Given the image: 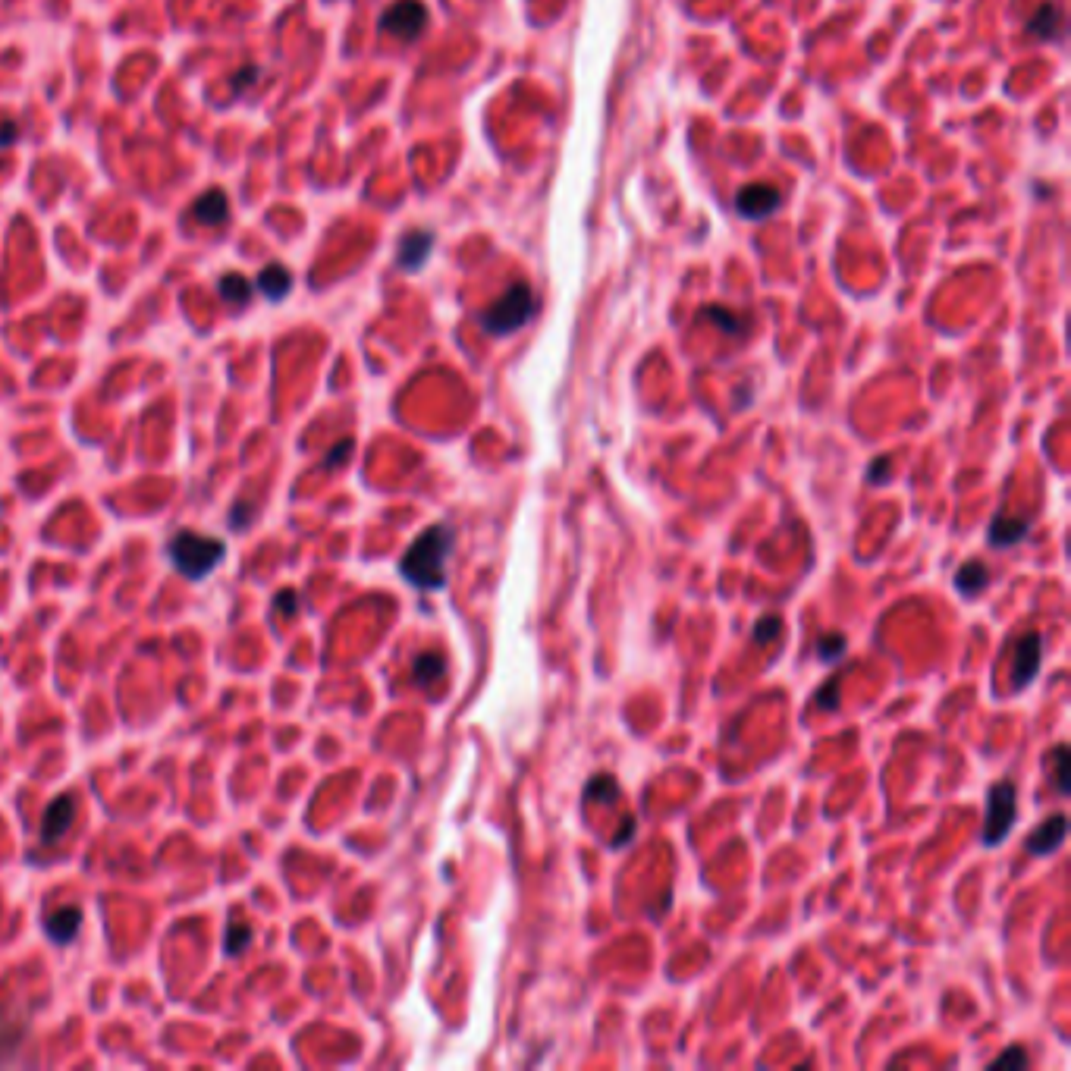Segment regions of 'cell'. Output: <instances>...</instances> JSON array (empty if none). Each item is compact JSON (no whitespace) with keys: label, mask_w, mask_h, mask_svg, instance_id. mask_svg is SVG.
<instances>
[{"label":"cell","mask_w":1071,"mask_h":1071,"mask_svg":"<svg viewBox=\"0 0 1071 1071\" xmlns=\"http://www.w3.org/2000/svg\"><path fill=\"white\" fill-rule=\"evenodd\" d=\"M456 544V528L450 522L428 525L399 560V575L418 591L446 588V560Z\"/></svg>","instance_id":"1"},{"label":"cell","mask_w":1071,"mask_h":1071,"mask_svg":"<svg viewBox=\"0 0 1071 1071\" xmlns=\"http://www.w3.org/2000/svg\"><path fill=\"white\" fill-rule=\"evenodd\" d=\"M167 556H170L173 569L183 578H189V582H202L205 575H211V569H217L223 556H227V544L220 538H208V534L183 528L167 541Z\"/></svg>","instance_id":"2"},{"label":"cell","mask_w":1071,"mask_h":1071,"mask_svg":"<svg viewBox=\"0 0 1071 1071\" xmlns=\"http://www.w3.org/2000/svg\"><path fill=\"white\" fill-rule=\"evenodd\" d=\"M534 311H538L534 289L519 280V283H512L494 305H487L478 321L487 333H494V337H509V333L522 330L534 318Z\"/></svg>","instance_id":"3"},{"label":"cell","mask_w":1071,"mask_h":1071,"mask_svg":"<svg viewBox=\"0 0 1071 1071\" xmlns=\"http://www.w3.org/2000/svg\"><path fill=\"white\" fill-rule=\"evenodd\" d=\"M1018 817V792L1012 779H999V783L990 786L987 792V817H984V845L993 849V845H1002L1006 836L1015 827Z\"/></svg>","instance_id":"4"},{"label":"cell","mask_w":1071,"mask_h":1071,"mask_svg":"<svg viewBox=\"0 0 1071 1071\" xmlns=\"http://www.w3.org/2000/svg\"><path fill=\"white\" fill-rule=\"evenodd\" d=\"M425 26H428V7L421 0H396L377 19V29L399 41H415L425 32Z\"/></svg>","instance_id":"5"},{"label":"cell","mask_w":1071,"mask_h":1071,"mask_svg":"<svg viewBox=\"0 0 1071 1071\" xmlns=\"http://www.w3.org/2000/svg\"><path fill=\"white\" fill-rule=\"evenodd\" d=\"M1040 660H1043V638L1040 632H1024L1015 641V663H1012V688H1028L1037 673H1040Z\"/></svg>","instance_id":"6"},{"label":"cell","mask_w":1071,"mask_h":1071,"mask_svg":"<svg viewBox=\"0 0 1071 1071\" xmlns=\"http://www.w3.org/2000/svg\"><path fill=\"white\" fill-rule=\"evenodd\" d=\"M779 202H783V195L770 183H751L735 192V211L748 220H767L779 208Z\"/></svg>","instance_id":"7"},{"label":"cell","mask_w":1071,"mask_h":1071,"mask_svg":"<svg viewBox=\"0 0 1071 1071\" xmlns=\"http://www.w3.org/2000/svg\"><path fill=\"white\" fill-rule=\"evenodd\" d=\"M73 817H76V798L73 795L54 798V805H48L44 820H41V842L44 845L60 842V836L73 827Z\"/></svg>","instance_id":"8"},{"label":"cell","mask_w":1071,"mask_h":1071,"mask_svg":"<svg viewBox=\"0 0 1071 1071\" xmlns=\"http://www.w3.org/2000/svg\"><path fill=\"white\" fill-rule=\"evenodd\" d=\"M1065 836H1068V817L1065 814H1053L1050 820H1043L1040 827L1028 836V845H1024V849H1028V855H1034V858H1043V855L1056 852L1059 845L1065 842Z\"/></svg>","instance_id":"9"},{"label":"cell","mask_w":1071,"mask_h":1071,"mask_svg":"<svg viewBox=\"0 0 1071 1071\" xmlns=\"http://www.w3.org/2000/svg\"><path fill=\"white\" fill-rule=\"evenodd\" d=\"M434 249V233L428 230H412L406 233L403 239H399V267L403 271H418V267H425L428 255Z\"/></svg>","instance_id":"10"},{"label":"cell","mask_w":1071,"mask_h":1071,"mask_svg":"<svg viewBox=\"0 0 1071 1071\" xmlns=\"http://www.w3.org/2000/svg\"><path fill=\"white\" fill-rule=\"evenodd\" d=\"M255 289L267 299V302H280L293 293V271L286 264H267L264 271L255 277Z\"/></svg>","instance_id":"11"},{"label":"cell","mask_w":1071,"mask_h":1071,"mask_svg":"<svg viewBox=\"0 0 1071 1071\" xmlns=\"http://www.w3.org/2000/svg\"><path fill=\"white\" fill-rule=\"evenodd\" d=\"M1031 534V519H1006V516H996L987 528V544L993 550H1006V547H1015L1021 544L1024 538Z\"/></svg>","instance_id":"12"},{"label":"cell","mask_w":1071,"mask_h":1071,"mask_svg":"<svg viewBox=\"0 0 1071 1071\" xmlns=\"http://www.w3.org/2000/svg\"><path fill=\"white\" fill-rule=\"evenodd\" d=\"M990 582H993V575H990V569L980 563V560H968V563L958 566V572H955V591L962 594V597L984 594V591L990 588Z\"/></svg>","instance_id":"13"},{"label":"cell","mask_w":1071,"mask_h":1071,"mask_svg":"<svg viewBox=\"0 0 1071 1071\" xmlns=\"http://www.w3.org/2000/svg\"><path fill=\"white\" fill-rule=\"evenodd\" d=\"M195 217L205 223V227H223L230 220V202L220 189H208L205 195L195 198Z\"/></svg>","instance_id":"14"},{"label":"cell","mask_w":1071,"mask_h":1071,"mask_svg":"<svg viewBox=\"0 0 1071 1071\" xmlns=\"http://www.w3.org/2000/svg\"><path fill=\"white\" fill-rule=\"evenodd\" d=\"M79 924H82V911L76 905H63L57 908L48 924H44V930H48V936L54 943H70L73 936L79 933Z\"/></svg>","instance_id":"15"},{"label":"cell","mask_w":1071,"mask_h":1071,"mask_svg":"<svg viewBox=\"0 0 1071 1071\" xmlns=\"http://www.w3.org/2000/svg\"><path fill=\"white\" fill-rule=\"evenodd\" d=\"M1062 32V7L1046 0V4L1037 7V13L1028 19V35L1034 38H1059Z\"/></svg>","instance_id":"16"},{"label":"cell","mask_w":1071,"mask_h":1071,"mask_svg":"<svg viewBox=\"0 0 1071 1071\" xmlns=\"http://www.w3.org/2000/svg\"><path fill=\"white\" fill-rule=\"evenodd\" d=\"M443 669H446L443 654H437V651H425V654H418V657H415V663H412V679H415V685H418V688H431L437 679H443Z\"/></svg>","instance_id":"17"},{"label":"cell","mask_w":1071,"mask_h":1071,"mask_svg":"<svg viewBox=\"0 0 1071 1071\" xmlns=\"http://www.w3.org/2000/svg\"><path fill=\"white\" fill-rule=\"evenodd\" d=\"M217 293H220L223 302H230V305L242 308V305H249V299H252V293H255V283L245 280L242 274H223V277L217 280Z\"/></svg>","instance_id":"18"},{"label":"cell","mask_w":1071,"mask_h":1071,"mask_svg":"<svg viewBox=\"0 0 1071 1071\" xmlns=\"http://www.w3.org/2000/svg\"><path fill=\"white\" fill-rule=\"evenodd\" d=\"M701 318H704V321H713V324H717L723 333H729V337H739V333L745 330V318H742V315H735V311H729V308H723V305H710V308H704V311H701Z\"/></svg>","instance_id":"19"},{"label":"cell","mask_w":1071,"mask_h":1071,"mask_svg":"<svg viewBox=\"0 0 1071 1071\" xmlns=\"http://www.w3.org/2000/svg\"><path fill=\"white\" fill-rule=\"evenodd\" d=\"M845 647H849V644H845L842 632H827V635H820V641H817V657L833 666V663H839L845 657Z\"/></svg>","instance_id":"20"},{"label":"cell","mask_w":1071,"mask_h":1071,"mask_svg":"<svg viewBox=\"0 0 1071 1071\" xmlns=\"http://www.w3.org/2000/svg\"><path fill=\"white\" fill-rule=\"evenodd\" d=\"M585 798H597V801H604V805H613V801L619 798V786H616V779H613V776H607V773L594 776L591 783L585 786Z\"/></svg>","instance_id":"21"},{"label":"cell","mask_w":1071,"mask_h":1071,"mask_svg":"<svg viewBox=\"0 0 1071 1071\" xmlns=\"http://www.w3.org/2000/svg\"><path fill=\"white\" fill-rule=\"evenodd\" d=\"M1053 757V779H1056V792L1059 795H1068V770H1071V754H1068V745H1056L1050 751Z\"/></svg>","instance_id":"22"},{"label":"cell","mask_w":1071,"mask_h":1071,"mask_svg":"<svg viewBox=\"0 0 1071 1071\" xmlns=\"http://www.w3.org/2000/svg\"><path fill=\"white\" fill-rule=\"evenodd\" d=\"M258 76H261V70H258V66L255 63H245V66H239V70L230 76V85H233V95L236 98H242L245 92H249V88L258 82Z\"/></svg>","instance_id":"23"},{"label":"cell","mask_w":1071,"mask_h":1071,"mask_svg":"<svg viewBox=\"0 0 1071 1071\" xmlns=\"http://www.w3.org/2000/svg\"><path fill=\"white\" fill-rule=\"evenodd\" d=\"M249 940H252V927H245V924H233V927L227 930V940H223L227 946H223V949H227V955H242V952H245V946H249Z\"/></svg>","instance_id":"24"},{"label":"cell","mask_w":1071,"mask_h":1071,"mask_svg":"<svg viewBox=\"0 0 1071 1071\" xmlns=\"http://www.w3.org/2000/svg\"><path fill=\"white\" fill-rule=\"evenodd\" d=\"M779 632H783V622H779V616H761L754 626V641L757 644H770L779 638Z\"/></svg>","instance_id":"25"},{"label":"cell","mask_w":1071,"mask_h":1071,"mask_svg":"<svg viewBox=\"0 0 1071 1071\" xmlns=\"http://www.w3.org/2000/svg\"><path fill=\"white\" fill-rule=\"evenodd\" d=\"M990 1068H1028V1050L1024 1046H1009L1006 1053L990 1062Z\"/></svg>","instance_id":"26"},{"label":"cell","mask_w":1071,"mask_h":1071,"mask_svg":"<svg viewBox=\"0 0 1071 1071\" xmlns=\"http://www.w3.org/2000/svg\"><path fill=\"white\" fill-rule=\"evenodd\" d=\"M817 704L827 710V713H836V710H839V676H833L827 685L817 691Z\"/></svg>","instance_id":"27"},{"label":"cell","mask_w":1071,"mask_h":1071,"mask_svg":"<svg viewBox=\"0 0 1071 1071\" xmlns=\"http://www.w3.org/2000/svg\"><path fill=\"white\" fill-rule=\"evenodd\" d=\"M889 478H892V472H889V456H880V459L870 462V468H867V481H870V484H889Z\"/></svg>","instance_id":"28"},{"label":"cell","mask_w":1071,"mask_h":1071,"mask_svg":"<svg viewBox=\"0 0 1071 1071\" xmlns=\"http://www.w3.org/2000/svg\"><path fill=\"white\" fill-rule=\"evenodd\" d=\"M349 453H352V440H340V446H337V450H333V453H330L327 459H324V465H327V468H333V465H340V462H343V459H346Z\"/></svg>","instance_id":"29"},{"label":"cell","mask_w":1071,"mask_h":1071,"mask_svg":"<svg viewBox=\"0 0 1071 1071\" xmlns=\"http://www.w3.org/2000/svg\"><path fill=\"white\" fill-rule=\"evenodd\" d=\"M632 836H635V820L629 817V820H626V830H622V833H616V836H613V849H622V845H626V842H629Z\"/></svg>","instance_id":"30"},{"label":"cell","mask_w":1071,"mask_h":1071,"mask_svg":"<svg viewBox=\"0 0 1071 1071\" xmlns=\"http://www.w3.org/2000/svg\"><path fill=\"white\" fill-rule=\"evenodd\" d=\"M16 139H19L16 123H4V126H0V145H13Z\"/></svg>","instance_id":"31"},{"label":"cell","mask_w":1071,"mask_h":1071,"mask_svg":"<svg viewBox=\"0 0 1071 1071\" xmlns=\"http://www.w3.org/2000/svg\"><path fill=\"white\" fill-rule=\"evenodd\" d=\"M283 613H286V616H293V613H296V597H293V594H286V597H283Z\"/></svg>","instance_id":"32"}]
</instances>
